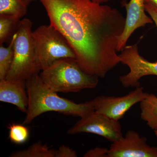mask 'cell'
I'll use <instances>...</instances> for the list:
<instances>
[{
    "instance_id": "2",
    "label": "cell",
    "mask_w": 157,
    "mask_h": 157,
    "mask_svg": "<svg viewBox=\"0 0 157 157\" xmlns=\"http://www.w3.org/2000/svg\"><path fill=\"white\" fill-rule=\"evenodd\" d=\"M26 89L29 105L24 124H30L39 115L49 111L80 118L94 111L91 101L77 104L59 97L44 83L39 74L26 80Z\"/></svg>"
},
{
    "instance_id": "1",
    "label": "cell",
    "mask_w": 157,
    "mask_h": 157,
    "mask_svg": "<svg viewBox=\"0 0 157 157\" xmlns=\"http://www.w3.org/2000/svg\"><path fill=\"white\" fill-rule=\"evenodd\" d=\"M39 1L86 73L104 78L121 63L117 46L126 18L118 10L93 0Z\"/></svg>"
},
{
    "instance_id": "5",
    "label": "cell",
    "mask_w": 157,
    "mask_h": 157,
    "mask_svg": "<svg viewBox=\"0 0 157 157\" xmlns=\"http://www.w3.org/2000/svg\"><path fill=\"white\" fill-rule=\"evenodd\" d=\"M33 34L42 71L62 59H76L75 52L67 40L51 25L40 26Z\"/></svg>"
},
{
    "instance_id": "15",
    "label": "cell",
    "mask_w": 157,
    "mask_h": 157,
    "mask_svg": "<svg viewBox=\"0 0 157 157\" xmlns=\"http://www.w3.org/2000/svg\"><path fill=\"white\" fill-rule=\"evenodd\" d=\"M28 6L24 0H0V14H7L19 17L27 13Z\"/></svg>"
},
{
    "instance_id": "3",
    "label": "cell",
    "mask_w": 157,
    "mask_h": 157,
    "mask_svg": "<svg viewBox=\"0 0 157 157\" xmlns=\"http://www.w3.org/2000/svg\"><path fill=\"white\" fill-rule=\"evenodd\" d=\"M39 75L44 83L56 93H77L95 88L99 82V77L86 73L75 59L57 61L42 70Z\"/></svg>"
},
{
    "instance_id": "21",
    "label": "cell",
    "mask_w": 157,
    "mask_h": 157,
    "mask_svg": "<svg viewBox=\"0 0 157 157\" xmlns=\"http://www.w3.org/2000/svg\"><path fill=\"white\" fill-rule=\"evenodd\" d=\"M144 4L150 5L157 9V0H144Z\"/></svg>"
},
{
    "instance_id": "11",
    "label": "cell",
    "mask_w": 157,
    "mask_h": 157,
    "mask_svg": "<svg viewBox=\"0 0 157 157\" xmlns=\"http://www.w3.org/2000/svg\"><path fill=\"white\" fill-rule=\"evenodd\" d=\"M0 101L15 105L21 112L26 113L29 98L26 80H0Z\"/></svg>"
},
{
    "instance_id": "19",
    "label": "cell",
    "mask_w": 157,
    "mask_h": 157,
    "mask_svg": "<svg viewBox=\"0 0 157 157\" xmlns=\"http://www.w3.org/2000/svg\"><path fill=\"white\" fill-rule=\"evenodd\" d=\"M108 149L106 148L96 147L90 150L85 154V157H108Z\"/></svg>"
},
{
    "instance_id": "13",
    "label": "cell",
    "mask_w": 157,
    "mask_h": 157,
    "mask_svg": "<svg viewBox=\"0 0 157 157\" xmlns=\"http://www.w3.org/2000/svg\"><path fill=\"white\" fill-rule=\"evenodd\" d=\"M56 151L49 148L46 144H43L41 141H39L25 149L13 152L9 157H56Z\"/></svg>"
},
{
    "instance_id": "6",
    "label": "cell",
    "mask_w": 157,
    "mask_h": 157,
    "mask_svg": "<svg viewBox=\"0 0 157 157\" xmlns=\"http://www.w3.org/2000/svg\"><path fill=\"white\" fill-rule=\"evenodd\" d=\"M67 133L70 135L92 133L102 136L112 143L123 137L121 126L119 121L112 119L95 111L80 117Z\"/></svg>"
},
{
    "instance_id": "7",
    "label": "cell",
    "mask_w": 157,
    "mask_h": 157,
    "mask_svg": "<svg viewBox=\"0 0 157 157\" xmlns=\"http://www.w3.org/2000/svg\"><path fill=\"white\" fill-rule=\"evenodd\" d=\"M121 63L127 65L130 71L121 76L120 81L125 87H140L139 80L144 76H157V62H151L140 55L137 44L126 46L119 55Z\"/></svg>"
},
{
    "instance_id": "17",
    "label": "cell",
    "mask_w": 157,
    "mask_h": 157,
    "mask_svg": "<svg viewBox=\"0 0 157 157\" xmlns=\"http://www.w3.org/2000/svg\"><path fill=\"white\" fill-rule=\"evenodd\" d=\"M8 128L9 139L12 143L22 144L28 139L29 135V129L23 125L12 124L9 125Z\"/></svg>"
},
{
    "instance_id": "9",
    "label": "cell",
    "mask_w": 157,
    "mask_h": 157,
    "mask_svg": "<svg viewBox=\"0 0 157 157\" xmlns=\"http://www.w3.org/2000/svg\"><path fill=\"white\" fill-rule=\"evenodd\" d=\"M108 157H157V147L150 146L147 137L129 130L124 137L111 144Z\"/></svg>"
},
{
    "instance_id": "22",
    "label": "cell",
    "mask_w": 157,
    "mask_h": 157,
    "mask_svg": "<svg viewBox=\"0 0 157 157\" xmlns=\"http://www.w3.org/2000/svg\"><path fill=\"white\" fill-rule=\"evenodd\" d=\"M93 1L99 4H103L104 3H107V2H109V0H93Z\"/></svg>"
},
{
    "instance_id": "16",
    "label": "cell",
    "mask_w": 157,
    "mask_h": 157,
    "mask_svg": "<svg viewBox=\"0 0 157 157\" xmlns=\"http://www.w3.org/2000/svg\"><path fill=\"white\" fill-rule=\"evenodd\" d=\"M20 18L16 16L7 14H0V44L13 35L17 28Z\"/></svg>"
},
{
    "instance_id": "10",
    "label": "cell",
    "mask_w": 157,
    "mask_h": 157,
    "mask_svg": "<svg viewBox=\"0 0 157 157\" xmlns=\"http://www.w3.org/2000/svg\"><path fill=\"white\" fill-rule=\"evenodd\" d=\"M124 5L127 11L125 26L123 33L119 39L117 52L123 50L134 31L153 22L151 17L145 14L144 0H130L128 3H124Z\"/></svg>"
},
{
    "instance_id": "18",
    "label": "cell",
    "mask_w": 157,
    "mask_h": 157,
    "mask_svg": "<svg viewBox=\"0 0 157 157\" xmlns=\"http://www.w3.org/2000/svg\"><path fill=\"white\" fill-rule=\"evenodd\" d=\"M76 151L66 145H62L56 151V157H76Z\"/></svg>"
},
{
    "instance_id": "23",
    "label": "cell",
    "mask_w": 157,
    "mask_h": 157,
    "mask_svg": "<svg viewBox=\"0 0 157 157\" xmlns=\"http://www.w3.org/2000/svg\"><path fill=\"white\" fill-rule=\"evenodd\" d=\"M24 1L26 4V5L28 6L32 2L35 1V0H24Z\"/></svg>"
},
{
    "instance_id": "8",
    "label": "cell",
    "mask_w": 157,
    "mask_h": 157,
    "mask_svg": "<svg viewBox=\"0 0 157 157\" xmlns=\"http://www.w3.org/2000/svg\"><path fill=\"white\" fill-rule=\"evenodd\" d=\"M147 94L144 92L143 87H138L126 95L98 96L91 101L96 112L119 121L124 117L132 106L143 101Z\"/></svg>"
},
{
    "instance_id": "4",
    "label": "cell",
    "mask_w": 157,
    "mask_h": 157,
    "mask_svg": "<svg viewBox=\"0 0 157 157\" xmlns=\"http://www.w3.org/2000/svg\"><path fill=\"white\" fill-rule=\"evenodd\" d=\"M32 26V21L28 18L20 21L18 24L14 43V59L6 79L26 81L42 71Z\"/></svg>"
},
{
    "instance_id": "24",
    "label": "cell",
    "mask_w": 157,
    "mask_h": 157,
    "mask_svg": "<svg viewBox=\"0 0 157 157\" xmlns=\"http://www.w3.org/2000/svg\"><path fill=\"white\" fill-rule=\"evenodd\" d=\"M155 133V136H156L157 137V131H154Z\"/></svg>"
},
{
    "instance_id": "14",
    "label": "cell",
    "mask_w": 157,
    "mask_h": 157,
    "mask_svg": "<svg viewBox=\"0 0 157 157\" xmlns=\"http://www.w3.org/2000/svg\"><path fill=\"white\" fill-rule=\"evenodd\" d=\"M17 36L16 31L12 35L7 47L0 46V80L6 79L13 63L14 55V43Z\"/></svg>"
},
{
    "instance_id": "12",
    "label": "cell",
    "mask_w": 157,
    "mask_h": 157,
    "mask_svg": "<svg viewBox=\"0 0 157 157\" xmlns=\"http://www.w3.org/2000/svg\"><path fill=\"white\" fill-rule=\"evenodd\" d=\"M140 117L154 131L157 130V97L152 94L140 102Z\"/></svg>"
},
{
    "instance_id": "20",
    "label": "cell",
    "mask_w": 157,
    "mask_h": 157,
    "mask_svg": "<svg viewBox=\"0 0 157 157\" xmlns=\"http://www.w3.org/2000/svg\"><path fill=\"white\" fill-rule=\"evenodd\" d=\"M144 7L145 11L149 14L157 28V9L153 6L145 4H144Z\"/></svg>"
}]
</instances>
